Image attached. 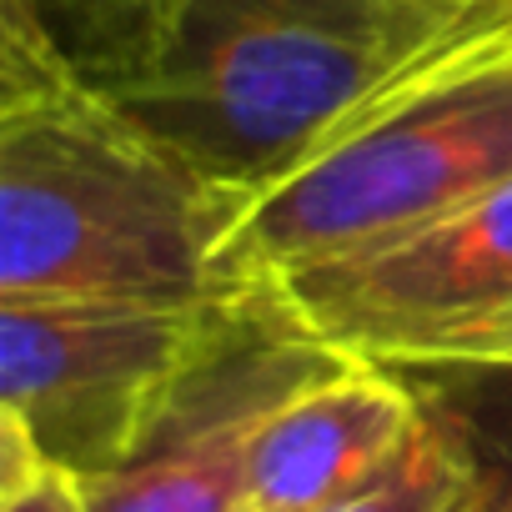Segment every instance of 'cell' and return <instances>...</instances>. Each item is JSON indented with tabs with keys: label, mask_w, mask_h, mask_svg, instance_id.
I'll list each match as a JSON object with an SVG mask.
<instances>
[{
	"label": "cell",
	"mask_w": 512,
	"mask_h": 512,
	"mask_svg": "<svg viewBox=\"0 0 512 512\" xmlns=\"http://www.w3.org/2000/svg\"><path fill=\"white\" fill-rule=\"evenodd\" d=\"M327 352L277 337L262 312L256 332L221 357L181 402L171 427L126 467L86 477V512H236L246 507L251 427Z\"/></svg>",
	"instance_id": "7"
},
{
	"label": "cell",
	"mask_w": 512,
	"mask_h": 512,
	"mask_svg": "<svg viewBox=\"0 0 512 512\" xmlns=\"http://www.w3.org/2000/svg\"><path fill=\"white\" fill-rule=\"evenodd\" d=\"M231 221L236 201L96 101L21 0L0 6V297L216 302Z\"/></svg>",
	"instance_id": "2"
},
{
	"label": "cell",
	"mask_w": 512,
	"mask_h": 512,
	"mask_svg": "<svg viewBox=\"0 0 512 512\" xmlns=\"http://www.w3.org/2000/svg\"><path fill=\"white\" fill-rule=\"evenodd\" d=\"M507 181L512 21L452 26L236 211L216 251V297L246 307L297 267L417 231Z\"/></svg>",
	"instance_id": "3"
},
{
	"label": "cell",
	"mask_w": 512,
	"mask_h": 512,
	"mask_svg": "<svg viewBox=\"0 0 512 512\" xmlns=\"http://www.w3.org/2000/svg\"><path fill=\"white\" fill-rule=\"evenodd\" d=\"M482 512H512V487H502V482H497V487H492V502H487Z\"/></svg>",
	"instance_id": "11"
},
{
	"label": "cell",
	"mask_w": 512,
	"mask_h": 512,
	"mask_svg": "<svg viewBox=\"0 0 512 512\" xmlns=\"http://www.w3.org/2000/svg\"><path fill=\"white\" fill-rule=\"evenodd\" d=\"M236 512H256V507H236Z\"/></svg>",
	"instance_id": "12"
},
{
	"label": "cell",
	"mask_w": 512,
	"mask_h": 512,
	"mask_svg": "<svg viewBox=\"0 0 512 512\" xmlns=\"http://www.w3.org/2000/svg\"><path fill=\"white\" fill-rule=\"evenodd\" d=\"M76 81L236 211L472 0H21Z\"/></svg>",
	"instance_id": "1"
},
{
	"label": "cell",
	"mask_w": 512,
	"mask_h": 512,
	"mask_svg": "<svg viewBox=\"0 0 512 512\" xmlns=\"http://www.w3.org/2000/svg\"><path fill=\"white\" fill-rule=\"evenodd\" d=\"M492 21H512V0H472V11L457 26H492Z\"/></svg>",
	"instance_id": "10"
},
{
	"label": "cell",
	"mask_w": 512,
	"mask_h": 512,
	"mask_svg": "<svg viewBox=\"0 0 512 512\" xmlns=\"http://www.w3.org/2000/svg\"><path fill=\"white\" fill-rule=\"evenodd\" d=\"M256 332L236 302L0 297V412L36 447L106 477L141 457L196 382Z\"/></svg>",
	"instance_id": "4"
},
{
	"label": "cell",
	"mask_w": 512,
	"mask_h": 512,
	"mask_svg": "<svg viewBox=\"0 0 512 512\" xmlns=\"http://www.w3.org/2000/svg\"><path fill=\"white\" fill-rule=\"evenodd\" d=\"M0 512H86V477L46 457L31 477L0 487Z\"/></svg>",
	"instance_id": "9"
},
{
	"label": "cell",
	"mask_w": 512,
	"mask_h": 512,
	"mask_svg": "<svg viewBox=\"0 0 512 512\" xmlns=\"http://www.w3.org/2000/svg\"><path fill=\"white\" fill-rule=\"evenodd\" d=\"M432 407L407 372L322 357L251 427L246 507L256 512H327L367 487L422 427Z\"/></svg>",
	"instance_id": "6"
},
{
	"label": "cell",
	"mask_w": 512,
	"mask_h": 512,
	"mask_svg": "<svg viewBox=\"0 0 512 512\" xmlns=\"http://www.w3.org/2000/svg\"><path fill=\"white\" fill-rule=\"evenodd\" d=\"M492 477L482 472L467 432L447 412H427L412 442L352 497L327 512H482L492 497Z\"/></svg>",
	"instance_id": "8"
},
{
	"label": "cell",
	"mask_w": 512,
	"mask_h": 512,
	"mask_svg": "<svg viewBox=\"0 0 512 512\" xmlns=\"http://www.w3.org/2000/svg\"><path fill=\"white\" fill-rule=\"evenodd\" d=\"M246 307L312 352L452 372L472 337L512 317V181L417 231L297 267Z\"/></svg>",
	"instance_id": "5"
},
{
	"label": "cell",
	"mask_w": 512,
	"mask_h": 512,
	"mask_svg": "<svg viewBox=\"0 0 512 512\" xmlns=\"http://www.w3.org/2000/svg\"><path fill=\"white\" fill-rule=\"evenodd\" d=\"M487 502H492V497H487Z\"/></svg>",
	"instance_id": "13"
}]
</instances>
